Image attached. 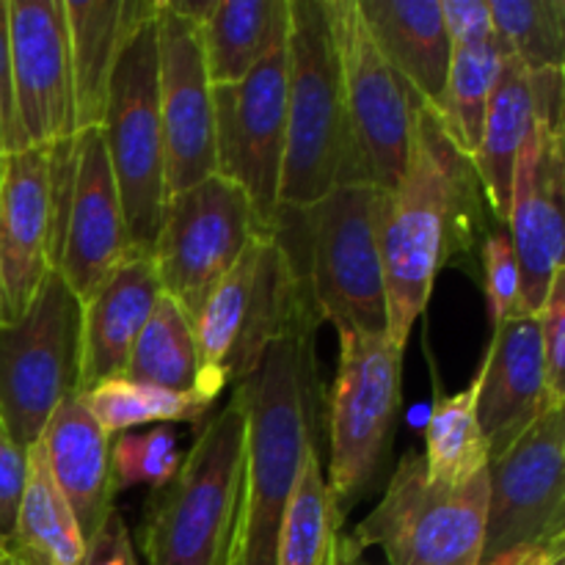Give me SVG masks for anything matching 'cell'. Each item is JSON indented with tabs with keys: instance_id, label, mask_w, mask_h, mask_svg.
<instances>
[{
	"instance_id": "1",
	"label": "cell",
	"mask_w": 565,
	"mask_h": 565,
	"mask_svg": "<svg viewBox=\"0 0 565 565\" xmlns=\"http://www.w3.org/2000/svg\"><path fill=\"white\" fill-rule=\"evenodd\" d=\"M483 188L472 163L447 141L428 103H419L406 169L381 193L379 237L386 276L390 342L406 348L441 268L475 246L483 230ZM494 218V215H491Z\"/></svg>"
},
{
	"instance_id": "2",
	"label": "cell",
	"mask_w": 565,
	"mask_h": 565,
	"mask_svg": "<svg viewBox=\"0 0 565 565\" xmlns=\"http://www.w3.org/2000/svg\"><path fill=\"white\" fill-rule=\"evenodd\" d=\"M315 375V334H298L270 345L257 370L237 384L246 397L248 434L232 565H276V546L292 489L307 452L318 447Z\"/></svg>"
},
{
	"instance_id": "3",
	"label": "cell",
	"mask_w": 565,
	"mask_h": 565,
	"mask_svg": "<svg viewBox=\"0 0 565 565\" xmlns=\"http://www.w3.org/2000/svg\"><path fill=\"white\" fill-rule=\"evenodd\" d=\"M381 188L348 182L309 207L276 210L270 235L320 323L345 337H390L381 254Z\"/></svg>"
},
{
	"instance_id": "4",
	"label": "cell",
	"mask_w": 565,
	"mask_h": 565,
	"mask_svg": "<svg viewBox=\"0 0 565 565\" xmlns=\"http://www.w3.org/2000/svg\"><path fill=\"white\" fill-rule=\"evenodd\" d=\"M248 412L241 386L199 428L169 486L152 491L141 544L149 565H232L246 475Z\"/></svg>"
},
{
	"instance_id": "5",
	"label": "cell",
	"mask_w": 565,
	"mask_h": 565,
	"mask_svg": "<svg viewBox=\"0 0 565 565\" xmlns=\"http://www.w3.org/2000/svg\"><path fill=\"white\" fill-rule=\"evenodd\" d=\"M320 326L312 301L270 232L257 235L235 268L218 281L193 320L199 351V395L215 403L243 384L265 351Z\"/></svg>"
},
{
	"instance_id": "6",
	"label": "cell",
	"mask_w": 565,
	"mask_h": 565,
	"mask_svg": "<svg viewBox=\"0 0 565 565\" xmlns=\"http://www.w3.org/2000/svg\"><path fill=\"white\" fill-rule=\"evenodd\" d=\"M364 182L342 94L326 0H290L287 132L279 204L309 207L337 185Z\"/></svg>"
},
{
	"instance_id": "7",
	"label": "cell",
	"mask_w": 565,
	"mask_h": 565,
	"mask_svg": "<svg viewBox=\"0 0 565 565\" xmlns=\"http://www.w3.org/2000/svg\"><path fill=\"white\" fill-rule=\"evenodd\" d=\"M486 513L489 469L450 489L428 478L423 452H406L373 513L340 539V555L379 546L386 565H480Z\"/></svg>"
},
{
	"instance_id": "8",
	"label": "cell",
	"mask_w": 565,
	"mask_h": 565,
	"mask_svg": "<svg viewBox=\"0 0 565 565\" xmlns=\"http://www.w3.org/2000/svg\"><path fill=\"white\" fill-rule=\"evenodd\" d=\"M403 351L390 337L340 340V367L329 397V486L337 522L384 475L401 414Z\"/></svg>"
},
{
	"instance_id": "9",
	"label": "cell",
	"mask_w": 565,
	"mask_h": 565,
	"mask_svg": "<svg viewBox=\"0 0 565 565\" xmlns=\"http://www.w3.org/2000/svg\"><path fill=\"white\" fill-rule=\"evenodd\" d=\"M83 303L50 270L25 312L0 326V423L31 450L55 408L81 395Z\"/></svg>"
},
{
	"instance_id": "10",
	"label": "cell",
	"mask_w": 565,
	"mask_h": 565,
	"mask_svg": "<svg viewBox=\"0 0 565 565\" xmlns=\"http://www.w3.org/2000/svg\"><path fill=\"white\" fill-rule=\"evenodd\" d=\"M99 130L119 188L132 248L138 254H152L169 202L166 143L158 108L154 14L130 33L116 58Z\"/></svg>"
},
{
	"instance_id": "11",
	"label": "cell",
	"mask_w": 565,
	"mask_h": 565,
	"mask_svg": "<svg viewBox=\"0 0 565 565\" xmlns=\"http://www.w3.org/2000/svg\"><path fill=\"white\" fill-rule=\"evenodd\" d=\"M530 81L535 119L513 171L505 226L522 270L524 309L539 315L555 276L565 270L563 70L530 72Z\"/></svg>"
},
{
	"instance_id": "12",
	"label": "cell",
	"mask_w": 565,
	"mask_h": 565,
	"mask_svg": "<svg viewBox=\"0 0 565 565\" xmlns=\"http://www.w3.org/2000/svg\"><path fill=\"white\" fill-rule=\"evenodd\" d=\"M326 14L362 177L367 185L392 191L406 169L423 99L381 53L356 0H326Z\"/></svg>"
},
{
	"instance_id": "13",
	"label": "cell",
	"mask_w": 565,
	"mask_h": 565,
	"mask_svg": "<svg viewBox=\"0 0 565 565\" xmlns=\"http://www.w3.org/2000/svg\"><path fill=\"white\" fill-rule=\"evenodd\" d=\"M263 232L246 193L218 174L169 196L149 254L163 296L193 323L210 292Z\"/></svg>"
},
{
	"instance_id": "14",
	"label": "cell",
	"mask_w": 565,
	"mask_h": 565,
	"mask_svg": "<svg viewBox=\"0 0 565 565\" xmlns=\"http://www.w3.org/2000/svg\"><path fill=\"white\" fill-rule=\"evenodd\" d=\"M215 174L241 188L270 232L279 210L287 132V36L230 86H213Z\"/></svg>"
},
{
	"instance_id": "15",
	"label": "cell",
	"mask_w": 565,
	"mask_h": 565,
	"mask_svg": "<svg viewBox=\"0 0 565 565\" xmlns=\"http://www.w3.org/2000/svg\"><path fill=\"white\" fill-rule=\"evenodd\" d=\"M565 539V417L552 406L489 461V513L480 565Z\"/></svg>"
},
{
	"instance_id": "16",
	"label": "cell",
	"mask_w": 565,
	"mask_h": 565,
	"mask_svg": "<svg viewBox=\"0 0 565 565\" xmlns=\"http://www.w3.org/2000/svg\"><path fill=\"white\" fill-rule=\"evenodd\" d=\"M158 33V108L166 143L169 196L215 174L213 83L204 61L202 25L169 0L154 9Z\"/></svg>"
},
{
	"instance_id": "17",
	"label": "cell",
	"mask_w": 565,
	"mask_h": 565,
	"mask_svg": "<svg viewBox=\"0 0 565 565\" xmlns=\"http://www.w3.org/2000/svg\"><path fill=\"white\" fill-rule=\"evenodd\" d=\"M9 42L17 125L25 149L75 138V81L64 0H9Z\"/></svg>"
},
{
	"instance_id": "18",
	"label": "cell",
	"mask_w": 565,
	"mask_h": 565,
	"mask_svg": "<svg viewBox=\"0 0 565 565\" xmlns=\"http://www.w3.org/2000/svg\"><path fill=\"white\" fill-rule=\"evenodd\" d=\"M75 152V185L66 207L55 270L83 303L130 254L138 252L127 235L125 210L110 171L103 130L92 127L77 132Z\"/></svg>"
},
{
	"instance_id": "19",
	"label": "cell",
	"mask_w": 565,
	"mask_h": 565,
	"mask_svg": "<svg viewBox=\"0 0 565 565\" xmlns=\"http://www.w3.org/2000/svg\"><path fill=\"white\" fill-rule=\"evenodd\" d=\"M475 414L491 458L513 445L546 408L563 406L546 392L539 315L494 326V337L475 375Z\"/></svg>"
},
{
	"instance_id": "20",
	"label": "cell",
	"mask_w": 565,
	"mask_h": 565,
	"mask_svg": "<svg viewBox=\"0 0 565 565\" xmlns=\"http://www.w3.org/2000/svg\"><path fill=\"white\" fill-rule=\"evenodd\" d=\"M50 147L6 154L0 177V276L11 318H20L53 270Z\"/></svg>"
},
{
	"instance_id": "21",
	"label": "cell",
	"mask_w": 565,
	"mask_h": 565,
	"mask_svg": "<svg viewBox=\"0 0 565 565\" xmlns=\"http://www.w3.org/2000/svg\"><path fill=\"white\" fill-rule=\"evenodd\" d=\"M39 441L44 447L50 478L58 486L88 544L116 511V480L110 467L114 439L92 417L86 397L72 395L55 408Z\"/></svg>"
},
{
	"instance_id": "22",
	"label": "cell",
	"mask_w": 565,
	"mask_h": 565,
	"mask_svg": "<svg viewBox=\"0 0 565 565\" xmlns=\"http://www.w3.org/2000/svg\"><path fill=\"white\" fill-rule=\"evenodd\" d=\"M160 281L149 254H130L83 301L81 395L110 379H121L132 342L160 298Z\"/></svg>"
},
{
	"instance_id": "23",
	"label": "cell",
	"mask_w": 565,
	"mask_h": 565,
	"mask_svg": "<svg viewBox=\"0 0 565 565\" xmlns=\"http://www.w3.org/2000/svg\"><path fill=\"white\" fill-rule=\"evenodd\" d=\"M154 9L158 0H64L77 132L103 125L116 58L130 33Z\"/></svg>"
},
{
	"instance_id": "24",
	"label": "cell",
	"mask_w": 565,
	"mask_h": 565,
	"mask_svg": "<svg viewBox=\"0 0 565 565\" xmlns=\"http://www.w3.org/2000/svg\"><path fill=\"white\" fill-rule=\"evenodd\" d=\"M381 53L406 77L423 103L434 105L445 88L452 44L439 0H356Z\"/></svg>"
},
{
	"instance_id": "25",
	"label": "cell",
	"mask_w": 565,
	"mask_h": 565,
	"mask_svg": "<svg viewBox=\"0 0 565 565\" xmlns=\"http://www.w3.org/2000/svg\"><path fill=\"white\" fill-rule=\"evenodd\" d=\"M533 81L530 72L511 53L502 61V70L491 88L489 108L483 119V136L475 158L469 160L483 188L494 221L505 224L511 210L513 171H516L519 152L533 130Z\"/></svg>"
},
{
	"instance_id": "26",
	"label": "cell",
	"mask_w": 565,
	"mask_h": 565,
	"mask_svg": "<svg viewBox=\"0 0 565 565\" xmlns=\"http://www.w3.org/2000/svg\"><path fill=\"white\" fill-rule=\"evenodd\" d=\"M290 25V0H215L202 22V44L213 86L243 81Z\"/></svg>"
},
{
	"instance_id": "27",
	"label": "cell",
	"mask_w": 565,
	"mask_h": 565,
	"mask_svg": "<svg viewBox=\"0 0 565 565\" xmlns=\"http://www.w3.org/2000/svg\"><path fill=\"white\" fill-rule=\"evenodd\" d=\"M6 550L20 565H83L86 561V539L50 478L42 441L28 450L25 494Z\"/></svg>"
},
{
	"instance_id": "28",
	"label": "cell",
	"mask_w": 565,
	"mask_h": 565,
	"mask_svg": "<svg viewBox=\"0 0 565 565\" xmlns=\"http://www.w3.org/2000/svg\"><path fill=\"white\" fill-rule=\"evenodd\" d=\"M508 53L511 50L497 33L480 44L452 47L441 97L430 105L447 141L467 160H472L480 147L491 88H494Z\"/></svg>"
},
{
	"instance_id": "29",
	"label": "cell",
	"mask_w": 565,
	"mask_h": 565,
	"mask_svg": "<svg viewBox=\"0 0 565 565\" xmlns=\"http://www.w3.org/2000/svg\"><path fill=\"white\" fill-rule=\"evenodd\" d=\"M121 379L132 384L158 386V390L199 395V351L193 323L163 292L143 323L141 334L132 342Z\"/></svg>"
},
{
	"instance_id": "30",
	"label": "cell",
	"mask_w": 565,
	"mask_h": 565,
	"mask_svg": "<svg viewBox=\"0 0 565 565\" xmlns=\"http://www.w3.org/2000/svg\"><path fill=\"white\" fill-rule=\"evenodd\" d=\"M340 530L318 447L303 458L281 524L276 565H340Z\"/></svg>"
},
{
	"instance_id": "31",
	"label": "cell",
	"mask_w": 565,
	"mask_h": 565,
	"mask_svg": "<svg viewBox=\"0 0 565 565\" xmlns=\"http://www.w3.org/2000/svg\"><path fill=\"white\" fill-rule=\"evenodd\" d=\"M475 381L463 392L441 397L425 425V472L434 483L456 486L469 483L489 469L491 452L475 414Z\"/></svg>"
},
{
	"instance_id": "32",
	"label": "cell",
	"mask_w": 565,
	"mask_h": 565,
	"mask_svg": "<svg viewBox=\"0 0 565 565\" xmlns=\"http://www.w3.org/2000/svg\"><path fill=\"white\" fill-rule=\"evenodd\" d=\"M83 397L92 417L110 439L147 423H191L202 428L207 423V412L213 408V403L193 392H169L132 384L127 379L103 381Z\"/></svg>"
},
{
	"instance_id": "33",
	"label": "cell",
	"mask_w": 565,
	"mask_h": 565,
	"mask_svg": "<svg viewBox=\"0 0 565 565\" xmlns=\"http://www.w3.org/2000/svg\"><path fill=\"white\" fill-rule=\"evenodd\" d=\"M491 25L527 72L565 66L563 0H489Z\"/></svg>"
},
{
	"instance_id": "34",
	"label": "cell",
	"mask_w": 565,
	"mask_h": 565,
	"mask_svg": "<svg viewBox=\"0 0 565 565\" xmlns=\"http://www.w3.org/2000/svg\"><path fill=\"white\" fill-rule=\"evenodd\" d=\"M182 456L177 450V434L169 425L147 430V434H121L110 441V467H114L116 491L132 486H152L160 491L180 472Z\"/></svg>"
},
{
	"instance_id": "35",
	"label": "cell",
	"mask_w": 565,
	"mask_h": 565,
	"mask_svg": "<svg viewBox=\"0 0 565 565\" xmlns=\"http://www.w3.org/2000/svg\"><path fill=\"white\" fill-rule=\"evenodd\" d=\"M486 298H489L491 326L527 315L522 296V270L505 224H494L480 243Z\"/></svg>"
},
{
	"instance_id": "36",
	"label": "cell",
	"mask_w": 565,
	"mask_h": 565,
	"mask_svg": "<svg viewBox=\"0 0 565 565\" xmlns=\"http://www.w3.org/2000/svg\"><path fill=\"white\" fill-rule=\"evenodd\" d=\"M541 326V353H544L546 392L552 401L565 403V270L555 276L552 290L546 296L544 309L539 312Z\"/></svg>"
},
{
	"instance_id": "37",
	"label": "cell",
	"mask_w": 565,
	"mask_h": 565,
	"mask_svg": "<svg viewBox=\"0 0 565 565\" xmlns=\"http://www.w3.org/2000/svg\"><path fill=\"white\" fill-rule=\"evenodd\" d=\"M28 483V450L14 445L6 425L0 423V544H9L14 535L17 513Z\"/></svg>"
},
{
	"instance_id": "38",
	"label": "cell",
	"mask_w": 565,
	"mask_h": 565,
	"mask_svg": "<svg viewBox=\"0 0 565 565\" xmlns=\"http://www.w3.org/2000/svg\"><path fill=\"white\" fill-rule=\"evenodd\" d=\"M439 9L452 47L480 44L494 36L489 0H439Z\"/></svg>"
},
{
	"instance_id": "39",
	"label": "cell",
	"mask_w": 565,
	"mask_h": 565,
	"mask_svg": "<svg viewBox=\"0 0 565 565\" xmlns=\"http://www.w3.org/2000/svg\"><path fill=\"white\" fill-rule=\"evenodd\" d=\"M0 143L6 154L25 149L17 125L14 81H11V42H9V0H0Z\"/></svg>"
},
{
	"instance_id": "40",
	"label": "cell",
	"mask_w": 565,
	"mask_h": 565,
	"mask_svg": "<svg viewBox=\"0 0 565 565\" xmlns=\"http://www.w3.org/2000/svg\"><path fill=\"white\" fill-rule=\"evenodd\" d=\"M83 565H138L130 533H127V524L119 511L110 513L108 522L88 541Z\"/></svg>"
},
{
	"instance_id": "41",
	"label": "cell",
	"mask_w": 565,
	"mask_h": 565,
	"mask_svg": "<svg viewBox=\"0 0 565 565\" xmlns=\"http://www.w3.org/2000/svg\"><path fill=\"white\" fill-rule=\"evenodd\" d=\"M565 557V539L550 541V544H535L513 550L508 555L497 557V561L486 565H563Z\"/></svg>"
},
{
	"instance_id": "42",
	"label": "cell",
	"mask_w": 565,
	"mask_h": 565,
	"mask_svg": "<svg viewBox=\"0 0 565 565\" xmlns=\"http://www.w3.org/2000/svg\"><path fill=\"white\" fill-rule=\"evenodd\" d=\"M11 312H9V303H6V290H3V276H0V326L11 323Z\"/></svg>"
},
{
	"instance_id": "43",
	"label": "cell",
	"mask_w": 565,
	"mask_h": 565,
	"mask_svg": "<svg viewBox=\"0 0 565 565\" xmlns=\"http://www.w3.org/2000/svg\"><path fill=\"white\" fill-rule=\"evenodd\" d=\"M340 565H375L364 555H340Z\"/></svg>"
},
{
	"instance_id": "44",
	"label": "cell",
	"mask_w": 565,
	"mask_h": 565,
	"mask_svg": "<svg viewBox=\"0 0 565 565\" xmlns=\"http://www.w3.org/2000/svg\"><path fill=\"white\" fill-rule=\"evenodd\" d=\"M0 565H20V563L14 561V557H11V552L6 550L3 544H0Z\"/></svg>"
},
{
	"instance_id": "45",
	"label": "cell",
	"mask_w": 565,
	"mask_h": 565,
	"mask_svg": "<svg viewBox=\"0 0 565 565\" xmlns=\"http://www.w3.org/2000/svg\"><path fill=\"white\" fill-rule=\"evenodd\" d=\"M3 160H6V152H3V143H0V177H3Z\"/></svg>"
}]
</instances>
